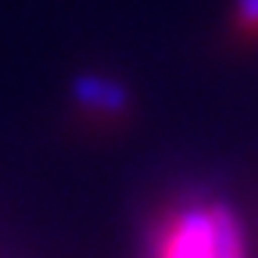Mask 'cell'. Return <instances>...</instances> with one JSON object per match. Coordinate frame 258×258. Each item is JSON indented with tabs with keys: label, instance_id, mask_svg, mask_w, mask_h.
I'll return each mask as SVG.
<instances>
[{
	"label": "cell",
	"instance_id": "cell-1",
	"mask_svg": "<svg viewBox=\"0 0 258 258\" xmlns=\"http://www.w3.org/2000/svg\"><path fill=\"white\" fill-rule=\"evenodd\" d=\"M72 97L83 111H97V115H122L129 108V90L118 79L86 72L72 83Z\"/></svg>",
	"mask_w": 258,
	"mask_h": 258
},
{
	"label": "cell",
	"instance_id": "cell-2",
	"mask_svg": "<svg viewBox=\"0 0 258 258\" xmlns=\"http://www.w3.org/2000/svg\"><path fill=\"white\" fill-rule=\"evenodd\" d=\"M212 222H215V251H212V258H247L244 254L240 219L226 205H212Z\"/></svg>",
	"mask_w": 258,
	"mask_h": 258
},
{
	"label": "cell",
	"instance_id": "cell-3",
	"mask_svg": "<svg viewBox=\"0 0 258 258\" xmlns=\"http://www.w3.org/2000/svg\"><path fill=\"white\" fill-rule=\"evenodd\" d=\"M237 25L258 32V0H237Z\"/></svg>",
	"mask_w": 258,
	"mask_h": 258
}]
</instances>
